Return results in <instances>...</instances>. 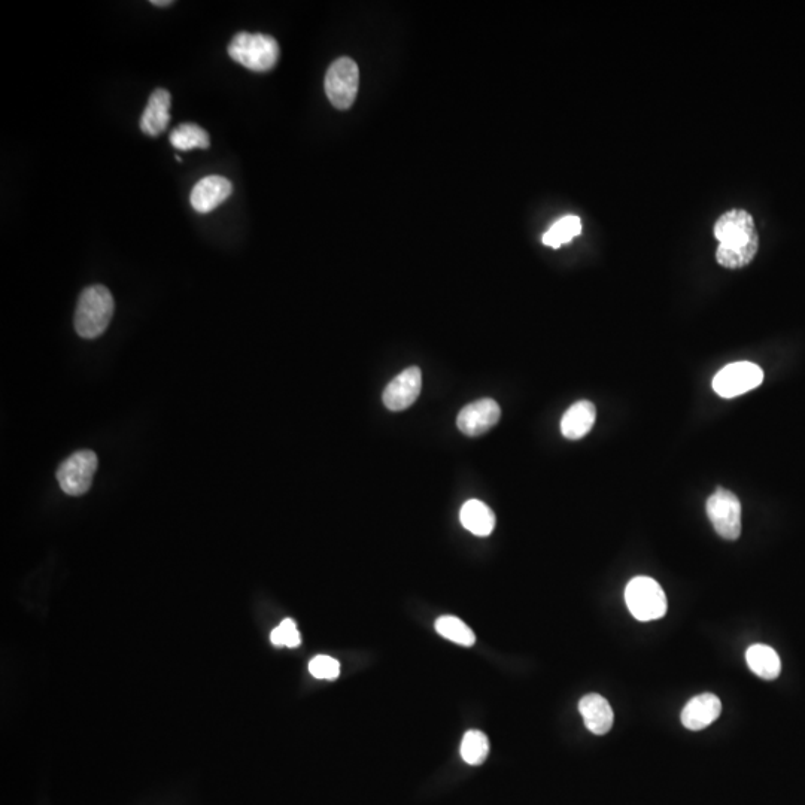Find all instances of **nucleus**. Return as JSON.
I'll return each instance as SVG.
<instances>
[{"label": "nucleus", "mask_w": 805, "mask_h": 805, "mask_svg": "<svg viewBox=\"0 0 805 805\" xmlns=\"http://www.w3.org/2000/svg\"><path fill=\"white\" fill-rule=\"evenodd\" d=\"M719 241L716 260L726 269H741L758 254L759 236L752 215L744 209L725 212L713 227Z\"/></svg>", "instance_id": "1"}, {"label": "nucleus", "mask_w": 805, "mask_h": 805, "mask_svg": "<svg viewBox=\"0 0 805 805\" xmlns=\"http://www.w3.org/2000/svg\"><path fill=\"white\" fill-rule=\"evenodd\" d=\"M115 303L111 291L103 285H91L82 291L75 311V331L82 339H96L108 328Z\"/></svg>", "instance_id": "2"}, {"label": "nucleus", "mask_w": 805, "mask_h": 805, "mask_svg": "<svg viewBox=\"0 0 805 805\" xmlns=\"http://www.w3.org/2000/svg\"><path fill=\"white\" fill-rule=\"evenodd\" d=\"M229 56L249 71L269 72L278 65L281 48L270 35L241 32L230 42Z\"/></svg>", "instance_id": "3"}, {"label": "nucleus", "mask_w": 805, "mask_h": 805, "mask_svg": "<svg viewBox=\"0 0 805 805\" xmlns=\"http://www.w3.org/2000/svg\"><path fill=\"white\" fill-rule=\"evenodd\" d=\"M625 601L631 615L640 622L656 621L665 616L668 609L667 595L656 580L650 577H634L625 589Z\"/></svg>", "instance_id": "4"}, {"label": "nucleus", "mask_w": 805, "mask_h": 805, "mask_svg": "<svg viewBox=\"0 0 805 805\" xmlns=\"http://www.w3.org/2000/svg\"><path fill=\"white\" fill-rule=\"evenodd\" d=\"M360 71L349 57H340L328 68L325 75V94L334 108L349 109L357 99Z\"/></svg>", "instance_id": "5"}, {"label": "nucleus", "mask_w": 805, "mask_h": 805, "mask_svg": "<svg viewBox=\"0 0 805 805\" xmlns=\"http://www.w3.org/2000/svg\"><path fill=\"white\" fill-rule=\"evenodd\" d=\"M96 452L90 449L74 452L66 458L57 470V481L65 494L71 497H81L93 483L94 473L97 470Z\"/></svg>", "instance_id": "6"}, {"label": "nucleus", "mask_w": 805, "mask_h": 805, "mask_svg": "<svg viewBox=\"0 0 805 805\" xmlns=\"http://www.w3.org/2000/svg\"><path fill=\"white\" fill-rule=\"evenodd\" d=\"M707 516L722 539L737 540L741 536V503L729 489L719 488L710 495Z\"/></svg>", "instance_id": "7"}, {"label": "nucleus", "mask_w": 805, "mask_h": 805, "mask_svg": "<svg viewBox=\"0 0 805 805\" xmlns=\"http://www.w3.org/2000/svg\"><path fill=\"white\" fill-rule=\"evenodd\" d=\"M764 382L761 367L749 361L725 366L713 379V390L724 399H734L755 390Z\"/></svg>", "instance_id": "8"}, {"label": "nucleus", "mask_w": 805, "mask_h": 805, "mask_svg": "<svg viewBox=\"0 0 805 805\" xmlns=\"http://www.w3.org/2000/svg\"><path fill=\"white\" fill-rule=\"evenodd\" d=\"M421 388V370L415 366L409 367L387 385L382 399H384V404L388 409L393 410V412H400V410L407 409V407L416 402L419 394H421Z\"/></svg>", "instance_id": "9"}, {"label": "nucleus", "mask_w": 805, "mask_h": 805, "mask_svg": "<svg viewBox=\"0 0 805 805\" xmlns=\"http://www.w3.org/2000/svg\"><path fill=\"white\" fill-rule=\"evenodd\" d=\"M501 416V409L498 403L492 399H482L478 402L467 404L460 415H458L457 425L461 433L470 437H478L486 431L491 430Z\"/></svg>", "instance_id": "10"}, {"label": "nucleus", "mask_w": 805, "mask_h": 805, "mask_svg": "<svg viewBox=\"0 0 805 805\" xmlns=\"http://www.w3.org/2000/svg\"><path fill=\"white\" fill-rule=\"evenodd\" d=\"M232 193L233 184L229 179L220 175L206 176L194 185L190 196L191 206L199 214H209L223 205Z\"/></svg>", "instance_id": "11"}, {"label": "nucleus", "mask_w": 805, "mask_h": 805, "mask_svg": "<svg viewBox=\"0 0 805 805\" xmlns=\"http://www.w3.org/2000/svg\"><path fill=\"white\" fill-rule=\"evenodd\" d=\"M722 703L715 694L697 695L682 712V724L691 731H701L721 716Z\"/></svg>", "instance_id": "12"}, {"label": "nucleus", "mask_w": 805, "mask_h": 805, "mask_svg": "<svg viewBox=\"0 0 805 805\" xmlns=\"http://www.w3.org/2000/svg\"><path fill=\"white\" fill-rule=\"evenodd\" d=\"M170 103L172 96L169 91L164 88L154 90L141 117V130L145 135L156 138L166 132L170 123Z\"/></svg>", "instance_id": "13"}, {"label": "nucleus", "mask_w": 805, "mask_h": 805, "mask_svg": "<svg viewBox=\"0 0 805 805\" xmlns=\"http://www.w3.org/2000/svg\"><path fill=\"white\" fill-rule=\"evenodd\" d=\"M579 712L585 721L586 728L595 735H604L612 729L615 715L606 698L598 694H589L579 703Z\"/></svg>", "instance_id": "14"}, {"label": "nucleus", "mask_w": 805, "mask_h": 805, "mask_svg": "<svg viewBox=\"0 0 805 805\" xmlns=\"http://www.w3.org/2000/svg\"><path fill=\"white\" fill-rule=\"evenodd\" d=\"M597 409L588 400L574 403L561 419V433L565 439L579 440L594 427Z\"/></svg>", "instance_id": "15"}, {"label": "nucleus", "mask_w": 805, "mask_h": 805, "mask_svg": "<svg viewBox=\"0 0 805 805\" xmlns=\"http://www.w3.org/2000/svg\"><path fill=\"white\" fill-rule=\"evenodd\" d=\"M460 521L467 531L479 537L489 536L495 528L494 512L479 500H469L461 507Z\"/></svg>", "instance_id": "16"}, {"label": "nucleus", "mask_w": 805, "mask_h": 805, "mask_svg": "<svg viewBox=\"0 0 805 805\" xmlns=\"http://www.w3.org/2000/svg\"><path fill=\"white\" fill-rule=\"evenodd\" d=\"M746 661L750 670L764 680H774L780 676L782 662L773 647L767 644H753L747 649Z\"/></svg>", "instance_id": "17"}, {"label": "nucleus", "mask_w": 805, "mask_h": 805, "mask_svg": "<svg viewBox=\"0 0 805 805\" xmlns=\"http://www.w3.org/2000/svg\"><path fill=\"white\" fill-rule=\"evenodd\" d=\"M170 144L173 148L181 151H191L200 148V150H208L211 147V139H209L208 132L197 124H179L172 133H170Z\"/></svg>", "instance_id": "18"}, {"label": "nucleus", "mask_w": 805, "mask_h": 805, "mask_svg": "<svg viewBox=\"0 0 805 805\" xmlns=\"http://www.w3.org/2000/svg\"><path fill=\"white\" fill-rule=\"evenodd\" d=\"M582 233V221L576 215H568V217L558 220L548 232L543 236V243L551 248H560L564 243L573 241L576 236Z\"/></svg>", "instance_id": "19"}, {"label": "nucleus", "mask_w": 805, "mask_h": 805, "mask_svg": "<svg viewBox=\"0 0 805 805\" xmlns=\"http://www.w3.org/2000/svg\"><path fill=\"white\" fill-rule=\"evenodd\" d=\"M436 631L451 642L470 647L476 642L475 633L455 616H442L436 621Z\"/></svg>", "instance_id": "20"}, {"label": "nucleus", "mask_w": 805, "mask_h": 805, "mask_svg": "<svg viewBox=\"0 0 805 805\" xmlns=\"http://www.w3.org/2000/svg\"><path fill=\"white\" fill-rule=\"evenodd\" d=\"M488 737L481 731H469L461 743V756L469 765H481L488 758Z\"/></svg>", "instance_id": "21"}, {"label": "nucleus", "mask_w": 805, "mask_h": 805, "mask_svg": "<svg viewBox=\"0 0 805 805\" xmlns=\"http://www.w3.org/2000/svg\"><path fill=\"white\" fill-rule=\"evenodd\" d=\"M270 640L276 647L287 646L294 649L300 646V634L293 619H284L278 628L270 634Z\"/></svg>", "instance_id": "22"}, {"label": "nucleus", "mask_w": 805, "mask_h": 805, "mask_svg": "<svg viewBox=\"0 0 805 805\" xmlns=\"http://www.w3.org/2000/svg\"><path fill=\"white\" fill-rule=\"evenodd\" d=\"M309 673L321 680H334L339 677L340 664L327 655H318L309 662Z\"/></svg>", "instance_id": "23"}, {"label": "nucleus", "mask_w": 805, "mask_h": 805, "mask_svg": "<svg viewBox=\"0 0 805 805\" xmlns=\"http://www.w3.org/2000/svg\"><path fill=\"white\" fill-rule=\"evenodd\" d=\"M172 3H173L172 0H153V2H151V5H154V6H169V5H172Z\"/></svg>", "instance_id": "24"}]
</instances>
